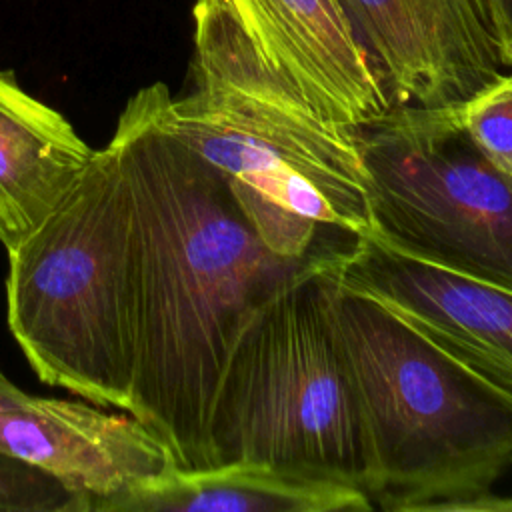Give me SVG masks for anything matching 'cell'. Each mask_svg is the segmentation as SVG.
Here are the masks:
<instances>
[{"label":"cell","mask_w":512,"mask_h":512,"mask_svg":"<svg viewBox=\"0 0 512 512\" xmlns=\"http://www.w3.org/2000/svg\"><path fill=\"white\" fill-rule=\"evenodd\" d=\"M24 394H26V392H24L20 386H16V384L6 376V372H4L2 366H0V412H2L4 408L12 406L14 402H18Z\"/></svg>","instance_id":"obj_16"},{"label":"cell","mask_w":512,"mask_h":512,"mask_svg":"<svg viewBox=\"0 0 512 512\" xmlns=\"http://www.w3.org/2000/svg\"><path fill=\"white\" fill-rule=\"evenodd\" d=\"M346 510H374V504L360 488L260 462H226L202 470L172 468L108 506V512Z\"/></svg>","instance_id":"obj_12"},{"label":"cell","mask_w":512,"mask_h":512,"mask_svg":"<svg viewBox=\"0 0 512 512\" xmlns=\"http://www.w3.org/2000/svg\"><path fill=\"white\" fill-rule=\"evenodd\" d=\"M168 98L162 82L140 88L110 138L132 202L126 412L164 440L176 468L202 470L214 466L212 416L240 334L278 290L330 258L270 250L228 180L170 130Z\"/></svg>","instance_id":"obj_1"},{"label":"cell","mask_w":512,"mask_h":512,"mask_svg":"<svg viewBox=\"0 0 512 512\" xmlns=\"http://www.w3.org/2000/svg\"><path fill=\"white\" fill-rule=\"evenodd\" d=\"M490 32L504 68H512V0H484Z\"/></svg>","instance_id":"obj_15"},{"label":"cell","mask_w":512,"mask_h":512,"mask_svg":"<svg viewBox=\"0 0 512 512\" xmlns=\"http://www.w3.org/2000/svg\"><path fill=\"white\" fill-rule=\"evenodd\" d=\"M94 156L70 120L0 70V244L24 242Z\"/></svg>","instance_id":"obj_11"},{"label":"cell","mask_w":512,"mask_h":512,"mask_svg":"<svg viewBox=\"0 0 512 512\" xmlns=\"http://www.w3.org/2000/svg\"><path fill=\"white\" fill-rule=\"evenodd\" d=\"M326 268L512 392V290L406 254L374 230Z\"/></svg>","instance_id":"obj_7"},{"label":"cell","mask_w":512,"mask_h":512,"mask_svg":"<svg viewBox=\"0 0 512 512\" xmlns=\"http://www.w3.org/2000/svg\"><path fill=\"white\" fill-rule=\"evenodd\" d=\"M328 262V260H326ZM322 264L328 320L358 402L374 508L512 512V392Z\"/></svg>","instance_id":"obj_3"},{"label":"cell","mask_w":512,"mask_h":512,"mask_svg":"<svg viewBox=\"0 0 512 512\" xmlns=\"http://www.w3.org/2000/svg\"><path fill=\"white\" fill-rule=\"evenodd\" d=\"M256 44L328 120L358 128L396 102L338 0H228Z\"/></svg>","instance_id":"obj_10"},{"label":"cell","mask_w":512,"mask_h":512,"mask_svg":"<svg viewBox=\"0 0 512 512\" xmlns=\"http://www.w3.org/2000/svg\"><path fill=\"white\" fill-rule=\"evenodd\" d=\"M322 264L278 290L240 334L214 406L212 458L342 482L370 498L368 444L328 320Z\"/></svg>","instance_id":"obj_5"},{"label":"cell","mask_w":512,"mask_h":512,"mask_svg":"<svg viewBox=\"0 0 512 512\" xmlns=\"http://www.w3.org/2000/svg\"><path fill=\"white\" fill-rule=\"evenodd\" d=\"M458 112L478 152L512 186V74L458 104Z\"/></svg>","instance_id":"obj_13"},{"label":"cell","mask_w":512,"mask_h":512,"mask_svg":"<svg viewBox=\"0 0 512 512\" xmlns=\"http://www.w3.org/2000/svg\"><path fill=\"white\" fill-rule=\"evenodd\" d=\"M0 452L64 486L74 512H108L116 498L176 468L164 440L130 412L28 392L0 412Z\"/></svg>","instance_id":"obj_8"},{"label":"cell","mask_w":512,"mask_h":512,"mask_svg":"<svg viewBox=\"0 0 512 512\" xmlns=\"http://www.w3.org/2000/svg\"><path fill=\"white\" fill-rule=\"evenodd\" d=\"M190 90L166 102L170 130L230 184L262 242L332 258L372 232L356 128L324 118L256 44L228 0H196Z\"/></svg>","instance_id":"obj_2"},{"label":"cell","mask_w":512,"mask_h":512,"mask_svg":"<svg viewBox=\"0 0 512 512\" xmlns=\"http://www.w3.org/2000/svg\"><path fill=\"white\" fill-rule=\"evenodd\" d=\"M0 512H74V498L42 470L0 452Z\"/></svg>","instance_id":"obj_14"},{"label":"cell","mask_w":512,"mask_h":512,"mask_svg":"<svg viewBox=\"0 0 512 512\" xmlns=\"http://www.w3.org/2000/svg\"><path fill=\"white\" fill-rule=\"evenodd\" d=\"M6 322L36 376L128 410L134 358L132 202L112 142L8 250Z\"/></svg>","instance_id":"obj_4"},{"label":"cell","mask_w":512,"mask_h":512,"mask_svg":"<svg viewBox=\"0 0 512 512\" xmlns=\"http://www.w3.org/2000/svg\"><path fill=\"white\" fill-rule=\"evenodd\" d=\"M338 2L396 104H462L506 70L484 0Z\"/></svg>","instance_id":"obj_9"},{"label":"cell","mask_w":512,"mask_h":512,"mask_svg":"<svg viewBox=\"0 0 512 512\" xmlns=\"http://www.w3.org/2000/svg\"><path fill=\"white\" fill-rule=\"evenodd\" d=\"M374 232L398 250L512 290V186L458 104H394L356 128Z\"/></svg>","instance_id":"obj_6"}]
</instances>
